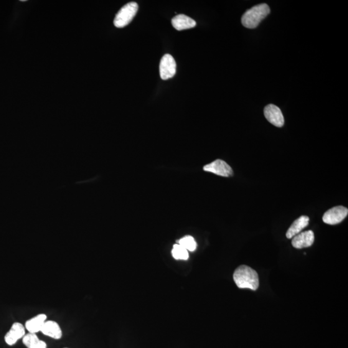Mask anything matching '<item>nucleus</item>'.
Segmentation results:
<instances>
[{
    "label": "nucleus",
    "mask_w": 348,
    "mask_h": 348,
    "mask_svg": "<svg viewBox=\"0 0 348 348\" xmlns=\"http://www.w3.org/2000/svg\"><path fill=\"white\" fill-rule=\"evenodd\" d=\"M233 280L236 285L241 289L257 290L259 286L258 273L248 266H239L233 273Z\"/></svg>",
    "instance_id": "nucleus-1"
},
{
    "label": "nucleus",
    "mask_w": 348,
    "mask_h": 348,
    "mask_svg": "<svg viewBox=\"0 0 348 348\" xmlns=\"http://www.w3.org/2000/svg\"><path fill=\"white\" fill-rule=\"evenodd\" d=\"M270 12V9L267 4H259L248 10L243 14L241 22L244 27L248 29H255Z\"/></svg>",
    "instance_id": "nucleus-2"
},
{
    "label": "nucleus",
    "mask_w": 348,
    "mask_h": 348,
    "mask_svg": "<svg viewBox=\"0 0 348 348\" xmlns=\"http://www.w3.org/2000/svg\"><path fill=\"white\" fill-rule=\"evenodd\" d=\"M138 11V5L136 2H130L124 6L116 14L114 24L116 27L123 28L128 25L136 16Z\"/></svg>",
    "instance_id": "nucleus-3"
},
{
    "label": "nucleus",
    "mask_w": 348,
    "mask_h": 348,
    "mask_svg": "<svg viewBox=\"0 0 348 348\" xmlns=\"http://www.w3.org/2000/svg\"><path fill=\"white\" fill-rule=\"evenodd\" d=\"M348 210L342 206L331 208L324 213L322 220L326 224L335 225L339 224L347 217Z\"/></svg>",
    "instance_id": "nucleus-4"
},
{
    "label": "nucleus",
    "mask_w": 348,
    "mask_h": 348,
    "mask_svg": "<svg viewBox=\"0 0 348 348\" xmlns=\"http://www.w3.org/2000/svg\"><path fill=\"white\" fill-rule=\"evenodd\" d=\"M160 76L162 80H167L174 77L176 73V62L171 55L165 54L161 58L159 65Z\"/></svg>",
    "instance_id": "nucleus-5"
},
{
    "label": "nucleus",
    "mask_w": 348,
    "mask_h": 348,
    "mask_svg": "<svg viewBox=\"0 0 348 348\" xmlns=\"http://www.w3.org/2000/svg\"><path fill=\"white\" fill-rule=\"evenodd\" d=\"M203 170L223 177H230L233 174V170L230 165L221 159L215 160L211 163L205 165Z\"/></svg>",
    "instance_id": "nucleus-6"
},
{
    "label": "nucleus",
    "mask_w": 348,
    "mask_h": 348,
    "mask_svg": "<svg viewBox=\"0 0 348 348\" xmlns=\"http://www.w3.org/2000/svg\"><path fill=\"white\" fill-rule=\"evenodd\" d=\"M265 118L270 123L277 127H282L284 124V119L281 109L274 105H268L265 108Z\"/></svg>",
    "instance_id": "nucleus-7"
},
{
    "label": "nucleus",
    "mask_w": 348,
    "mask_h": 348,
    "mask_svg": "<svg viewBox=\"0 0 348 348\" xmlns=\"http://www.w3.org/2000/svg\"><path fill=\"white\" fill-rule=\"evenodd\" d=\"M315 235L313 231L308 230L299 233L292 238L291 244L294 248L302 249L308 248L313 245Z\"/></svg>",
    "instance_id": "nucleus-8"
},
{
    "label": "nucleus",
    "mask_w": 348,
    "mask_h": 348,
    "mask_svg": "<svg viewBox=\"0 0 348 348\" xmlns=\"http://www.w3.org/2000/svg\"><path fill=\"white\" fill-rule=\"evenodd\" d=\"M25 335L24 325L20 322H15L9 332L5 336V341L9 345H13L19 339H23Z\"/></svg>",
    "instance_id": "nucleus-9"
},
{
    "label": "nucleus",
    "mask_w": 348,
    "mask_h": 348,
    "mask_svg": "<svg viewBox=\"0 0 348 348\" xmlns=\"http://www.w3.org/2000/svg\"><path fill=\"white\" fill-rule=\"evenodd\" d=\"M309 218L306 215H302L298 219L292 223L291 227L289 228L286 232V237L292 239L295 236L299 234L301 231L308 225Z\"/></svg>",
    "instance_id": "nucleus-10"
},
{
    "label": "nucleus",
    "mask_w": 348,
    "mask_h": 348,
    "mask_svg": "<svg viewBox=\"0 0 348 348\" xmlns=\"http://www.w3.org/2000/svg\"><path fill=\"white\" fill-rule=\"evenodd\" d=\"M41 332L46 336L54 339H60L62 337V331L60 325L53 321H45Z\"/></svg>",
    "instance_id": "nucleus-11"
},
{
    "label": "nucleus",
    "mask_w": 348,
    "mask_h": 348,
    "mask_svg": "<svg viewBox=\"0 0 348 348\" xmlns=\"http://www.w3.org/2000/svg\"><path fill=\"white\" fill-rule=\"evenodd\" d=\"M172 24L174 29L177 30H182L191 29V28L195 27L196 22L186 15L179 14L173 17Z\"/></svg>",
    "instance_id": "nucleus-12"
},
{
    "label": "nucleus",
    "mask_w": 348,
    "mask_h": 348,
    "mask_svg": "<svg viewBox=\"0 0 348 348\" xmlns=\"http://www.w3.org/2000/svg\"><path fill=\"white\" fill-rule=\"evenodd\" d=\"M47 317L45 314L38 315V316L28 320L25 322V328L30 334H36V333L41 332L43 324L47 321Z\"/></svg>",
    "instance_id": "nucleus-13"
},
{
    "label": "nucleus",
    "mask_w": 348,
    "mask_h": 348,
    "mask_svg": "<svg viewBox=\"0 0 348 348\" xmlns=\"http://www.w3.org/2000/svg\"><path fill=\"white\" fill-rule=\"evenodd\" d=\"M23 343L27 348H47L46 343L38 339L35 334L25 335L22 339Z\"/></svg>",
    "instance_id": "nucleus-14"
},
{
    "label": "nucleus",
    "mask_w": 348,
    "mask_h": 348,
    "mask_svg": "<svg viewBox=\"0 0 348 348\" xmlns=\"http://www.w3.org/2000/svg\"><path fill=\"white\" fill-rule=\"evenodd\" d=\"M172 254L173 258L176 260H187L189 258V251L179 244L173 246Z\"/></svg>",
    "instance_id": "nucleus-15"
},
{
    "label": "nucleus",
    "mask_w": 348,
    "mask_h": 348,
    "mask_svg": "<svg viewBox=\"0 0 348 348\" xmlns=\"http://www.w3.org/2000/svg\"><path fill=\"white\" fill-rule=\"evenodd\" d=\"M179 245L184 247L188 251H194L196 250L197 243L194 238L188 235L182 237L179 241Z\"/></svg>",
    "instance_id": "nucleus-16"
},
{
    "label": "nucleus",
    "mask_w": 348,
    "mask_h": 348,
    "mask_svg": "<svg viewBox=\"0 0 348 348\" xmlns=\"http://www.w3.org/2000/svg\"><path fill=\"white\" fill-rule=\"evenodd\" d=\"M65 348H68V347H65Z\"/></svg>",
    "instance_id": "nucleus-17"
}]
</instances>
